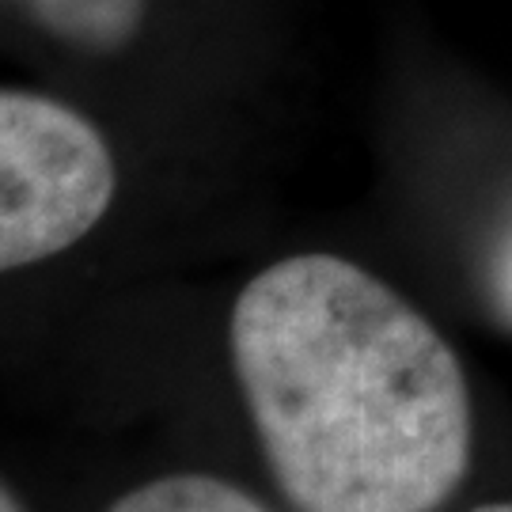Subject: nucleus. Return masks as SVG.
<instances>
[{"label":"nucleus","mask_w":512,"mask_h":512,"mask_svg":"<svg viewBox=\"0 0 512 512\" xmlns=\"http://www.w3.org/2000/svg\"><path fill=\"white\" fill-rule=\"evenodd\" d=\"M232 361L266 459L304 512H433L467 471L456 353L346 258L262 270L232 311Z\"/></svg>","instance_id":"obj_1"},{"label":"nucleus","mask_w":512,"mask_h":512,"mask_svg":"<svg viewBox=\"0 0 512 512\" xmlns=\"http://www.w3.org/2000/svg\"><path fill=\"white\" fill-rule=\"evenodd\" d=\"M114 156L73 107L0 92V274L61 255L114 202Z\"/></svg>","instance_id":"obj_2"},{"label":"nucleus","mask_w":512,"mask_h":512,"mask_svg":"<svg viewBox=\"0 0 512 512\" xmlns=\"http://www.w3.org/2000/svg\"><path fill=\"white\" fill-rule=\"evenodd\" d=\"M35 19L65 46L114 54L129 46L145 23V0H4Z\"/></svg>","instance_id":"obj_3"},{"label":"nucleus","mask_w":512,"mask_h":512,"mask_svg":"<svg viewBox=\"0 0 512 512\" xmlns=\"http://www.w3.org/2000/svg\"><path fill=\"white\" fill-rule=\"evenodd\" d=\"M110 512H266L258 501L209 475H175L126 494Z\"/></svg>","instance_id":"obj_4"},{"label":"nucleus","mask_w":512,"mask_h":512,"mask_svg":"<svg viewBox=\"0 0 512 512\" xmlns=\"http://www.w3.org/2000/svg\"><path fill=\"white\" fill-rule=\"evenodd\" d=\"M490 293H494L497 311L512 323V224L494 251V266H490Z\"/></svg>","instance_id":"obj_5"},{"label":"nucleus","mask_w":512,"mask_h":512,"mask_svg":"<svg viewBox=\"0 0 512 512\" xmlns=\"http://www.w3.org/2000/svg\"><path fill=\"white\" fill-rule=\"evenodd\" d=\"M0 512H23L16 505V497L8 494V490H4V486H0Z\"/></svg>","instance_id":"obj_6"},{"label":"nucleus","mask_w":512,"mask_h":512,"mask_svg":"<svg viewBox=\"0 0 512 512\" xmlns=\"http://www.w3.org/2000/svg\"><path fill=\"white\" fill-rule=\"evenodd\" d=\"M475 512H512V505H482V509Z\"/></svg>","instance_id":"obj_7"}]
</instances>
